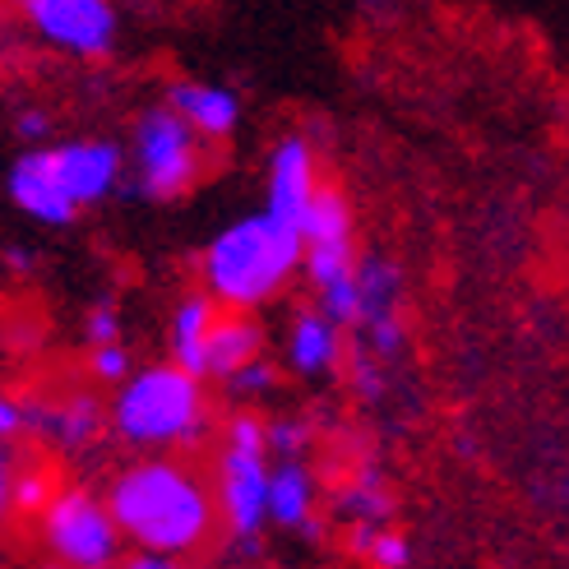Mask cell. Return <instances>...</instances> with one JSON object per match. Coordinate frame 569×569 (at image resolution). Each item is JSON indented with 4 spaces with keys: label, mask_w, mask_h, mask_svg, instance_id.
<instances>
[{
    "label": "cell",
    "mask_w": 569,
    "mask_h": 569,
    "mask_svg": "<svg viewBox=\"0 0 569 569\" xmlns=\"http://www.w3.org/2000/svg\"><path fill=\"white\" fill-rule=\"evenodd\" d=\"M102 500L130 551L190 560L218 532L209 477L177 453H139V459L121 463L107 477Z\"/></svg>",
    "instance_id": "6da1fadb"
},
{
    "label": "cell",
    "mask_w": 569,
    "mask_h": 569,
    "mask_svg": "<svg viewBox=\"0 0 569 569\" xmlns=\"http://www.w3.org/2000/svg\"><path fill=\"white\" fill-rule=\"evenodd\" d=\"M126 181V149L102 134L51 139L19 149L6 172L10 204L38 227H74L89 209L107 204Z\"/></svg>",
    "instance_id": "7a4b0ae2"
},
{
    "label": "cell",
    "mask_w": 569,
    "mask_h": 569,
    "mask_svg": "<svg viewBox=\"0 0 569 569\" xmlns=\"http://www.w3.org/2000/svg\"><path fill=\"white\" fill-rule=\"evenodd\" d=\"M301 273V232L260 213H241L199 250V292L218 310L254 316L260 306L288 292Z\"/></svg>",
    "instance_id": "3957f363"
},
{
    "label": "cell",
    "mask_w": 569,
    "mask_h": 569,
    "mask_svg": "<svg viewBox=\"0 0 569 569\" xmlns=\"http://www.w3.org/2000/svg\"><path fill=\"white\" fill-rule=\"evenodd\" d=\"M209 380L172 361L134 366L130 380L111 389L107 431L134 453H181L209 436Z\"/></svg>",
    "instance_id": "277c9868"
},
{
    "label": "cell",
    "mask_w": 569,
    "mask_h": 569,
    "mask_svg": "<svg viewBox=\"0 0 569 569\" xmlns=\"http://www.w3.org/2000/svg\"><path fill=\"white\" fill-rule=\"evenodd\" d=\"M269 449H264V417L260 412H232L218 436V463H213V509L218 528L241 560L260 556L264 528H269Z\"/></svg>",
    "instance_id": "5b68a950"
},
{
    "label": "cell",
    "mask_w": 569,
    "mask_h": 569,
    "mask_svg": "<svg viewBox=\"0 0 569 569\" xmlns=\"http://www.w3.org/2000/svg\"><path fill=\"white\" fill-rule=\"evenodd\" d=\"M126 172L134 190L153 204H177L209 172V144L199 139L181 117H172L162 102L139 111L126 149Z\"/></svg>",
    "instance_id": "8992f818"
},
{
    "label": "cell",
    "mask_w": 569,
    "mask_h": 569,
    "mask_svg": "<svg viewBox=\"0 0 569 569\" xmlns=\"http://www.w3.org/2000/svg\"><path fill=\"white\" fill-rule=\"evenodd\" d=\"M33 523L47 560L61 569H117L126 556V542L107 515L102 491L83 487V481H61Z\"/></svg>",
    "instance_id": "52a82bcc"
},
{
    "label": "cell",
    "mask_w": 569,
    "mask_h": 569,
    "mask_svg": "<svg viewBox=\"0 0 569 569\" xmlns=\"http://www.w3.org/2000/svg\"><path fill=\"white\" fill-rule=\"evenodd\" d=\"M14 10L42 47L83 66L107 61L121 42L117 0H19Z\"/></svg>",
    "instance_id": "ba28073f"
},
{
    "label": "cell",
    "mask_w": 569,
    "mask_h": 569,
    "mask_svg": "<svg viewBox=\"0 0 569 569\" xmlns=\"http://www.w3.org/2000/svg\"><path fill=\"white\" fill-rule=\"evenodd\" d=\"M301 232V273L310 278V288H329L338 278H352L357 273V218L348 194L338 186H320L310 209L297 222Z\"/></svg>",
    "instance_id": "9c48e42d"
},
{
    "label": "cell",
    "mask_w": 569,
    "mask_h": 569,
    "mask_svg": "<svg viewBox=\"0 0 569 569\" xmlns=\"http://www.w3.org/2000/svg\"><path fill=\"white\" fill-rule=\"evenodd\" d=\"M357 297H361V352H371L376 361H393L408 343V329H403V273L398 264L380 260V254H366L357 260Z\"/></svg>",
    "instance_id": "30bf717a"
},
{
    "label": "cell",
    "mask_w": 569,
    "mask_h": 569,
    "mask_svg": "<svg viewBox=\"0 0 569 569\" xmlns=\"http://www.w3.org/2000/svg\"><path fill=\"white\" fill-rule=\"evenodd\" d=\"M107 431V403L93 389H70L56 398H28V436L47 440L61 453L93 449Z\"/></svg>",
    "instance_id": "8fae6325"
},
{
    "label": "cell",
    "mask_w": 569,
    "mask_h": 569,
    "mask_svg": "<svg viewBox=\"0 0 569 569\" xmlns=\"http://www.w3.org/2000/svg\"><path fill=\"white\" fill-rule=\"evenodd\" d=\"M320 186L325 181H320L316 144H310L306 134H282L269 153V167H264V213L297 227Z\"/></svg>",
    "instance_id": "7c38bea8"
},
{
    "label": "cell",
    "mask_w": 569,
    "mask_h": 569,
    "mask_svg": "<svg viewBox=\"0 0 569 569\" xmlns=\"http://www.w3.org/2000/svg\"><path fill=\"white\" fill-rule=\"evenodd\" d=\"M162 107L172 111V117H181L204 144H222V139H232L241 126V93L227 89V83H213V79H172Z\"/></svg>",
    "instance_id": "4fadbf2b"
},
{
    "label": "cell",
    "mask_w": 569,
    "mask_h": 569,
    "mask_svg": "<svg viewBox=\"0 0 569 569\" xmlns=\"http://www.w3.org/2000/svg\"><path fill=\"white\" fill-rule=\"evenodd\" d=\"M320 509V477L306 459H273L269 468V523L282 532L316 537Z\"/></svg>",
    "instance_id": "5bb4252c"
},
{
    "label": "cell",
    "mask_w": 569,
    "mask_h": 569,
    "mask_svg": "<svg viewBox=\"0 0 569 569\" xmlns=\"http://www.w3.org/2000/svg\"><path fill=\"white\" fill-rule=\"evenodd\" d=\"M282 357H288V366L301 380L333 376L338 366H343V329H338L333 320H325L316 306H306V310H297L292 325H288Z\"/></svg>",
    "instance_id": "9a60e30c"
},
{
    "label": "cell",
    "mask_w": 569,
    "mask_h": 569,
    "mask_svg": "<svg viewBox=\"0 0 569 569\" xmlns=\"http://www.w3.org/2000/svg\"><path fill=\"white\" fill-rule=\"evenodd\" d=\"M264 343H269V329L254 316L218 310L213 333H209V352H204V380L222 385L227 376H237L241 366H250L254 357H264Z\"/></svg>",
    "instance_id": "2e32d148"
},
{
    "label": "cell",
    "mask_w": 569,
    "mask_h": 569,
    "mask_svg": "<svg viewBox=\"0 0 569 569\" xmlns=\"http://www.w3.org/2000/svg\"><path fill=\"white\" fill-rule=\"evenodd\" d=\"M213 320H218V306L204 292H199V288L186 292L172 306V320H167V361L204 380V352H209Z\"/></svg>",
    "instance_id": "e0dca14e"
},
{
    "label": "cell",
    "mask_w": 569,
    "mask_h": 569,
    "mask_svg": "<svg viewBox=\"0 0 569 569\" xmlns=\"http://www.w3.org/2000/svg\"><path fill=\"white\" fill-rule=\"evenodd\" d=\"M333 509L348 523H389L393 515V496H389V477L376 459H366L333 496Z\"/></svg>",
    "instance_id": "ac0fdd59"
},
{
    "label": "cell",
    "mask_w": 569,
    "mask_h": 569,
    "mask_svg": "<svg viewBox=\"0 0 569 569\" xmlns=\"http://www.w3.org/2000/svg\"><path fill=\"white\" fill-rule=\"evenodd\" d=\"M348 547L371 569H408L412 565V537L393 523H352Z\"/></svg>",
    "instance_id": "d6986e66"
},
{
    "label": "cell",
    "mask_w": 569,
    "mask_h": 569,
    "mask_svg": "<svg viewBox=\"0 0 569 569\" xmlns=\"http://www.w3.org/2000/svg\"><path fill=\"white\" fill-rule=\"evenodd\" d=\"M56 487H61V477H56V468L47 459H19V468H14V496H10L14 519H38L47 509V500L56 496Z\"/></svg>",
    "instance_id": "ffe728a7"
},
{
    "label": "cell",
    "mask_w": 569,
    "mask_h": 569,
    "mask_svg": "<svg viewBox=\"0 0 569 569\" xmlns=\"http://www.w3.org/2000/svg\"><path fill=\"white\" fill-rule=\"evenodd\" d=\"M264 449L273 459H306L310 426L301 417H264Z\"/></svg>",
    "instance_id": "44dd1931"
},
{
    "label": "cell",
    "mask_w": 569,
    "mask_h": 569,
    "mask_svg": "<svg viewBox=\"0 0 569 569\" xmlns=\"http://www.w3.org/2000/svg\"><path fill=\"white\" fill-rule=\"evenodd\" d=\"M83 343H89V348L126 343V320H121V306L111 301V297H98L89 310H83Z\"/></svg>",
    "instance_id": "7402d4cb"
},
{
    "label": "cell",
    "mask_w": 569,
    "mask_h": 569,
    "mask_svg": "<svg viewBox=\"0 0 569 569\" xmlns=\"http://www.w3.org/2000/svg\"><path fill=\"white\" fill-rule=\"evenodd\" d=\"M320 316L333 320L338 329H357V316H361V297H357V273L352 278H338L329 288H320Z\"/></svg>",
    "instance_id": "603a6c76"
},
{
    "label": "cell",
    "mask_w": 569,
    "mask_h": 569,
    "mask_svg": "<svg viewBox=\"0 0 569 569\" xmlns=\"http://www.w3.org/2000/svg\"><path fill=\"white\" fill-rule=\"evenodd\" d=\"M134 371V357L126 343H107V348H89V380L93 385H107V389H117L121 380H130Z\"/></svg>",
    "instance_id": "cb8c5ba5"
},
{
    "label": "cell",
    "mask_w": 569,
    "mask_h": 569,
    "mask_svg": "<svg viewBox=\"0 0 569 569\" xmlns=\"http://www.w3.org/2000/svg\"><path fill=\"white\" fill-rule=\"evenodd\" d=\"M273 385H278V366H273L269 357H254L250 366H241L237 376L222 380V389L232 393V398H260V393H269Z\"/></svg>",
    "instance_id": "d4e9b609"
},
{
    "label": "cell",
    "mask_w": 569,
    "mask_h": 569,
    "mask_svg": "<svg viewBox=\"0 0 569 569\" xmlns=\"http://www.w3.org/2000/svg\"><path fill=\"white\" fill-rule=\"evenodd\" d=\"M348 371H352V389H357L361 403H380L385 398V361H376L371 352H357Z\"/></svg>",
    "instance_id": "484cf974"
},
{
    "label": "cell",
    "mask_w": 569,
    "mask_h": 569,
    "mask_svg": "<svg viewBox=\"0 0 569 569\" xmlns=\"http://www.w3.org/2000/svg\"><path fill=\"white\" fill-rule=\"evenodd\" d=\"M14 139L23 149L51 144V111L47 107H19L14 111Z\"/></svg>",
    "instance_id": "4316f807"
},
{
    "label": "cell",
    "mask_w": 569,
    "mask_h": 569,
    "mask_svg": "<svg viewBox=\"0 0 569 569\" xmlns=\"http://www.w3.org/2000/svg\"><path fill=\"white\" fill-rule=\"evenodd\" d=\"M28 436V398L0 389V445H19Z\"/></svg>",
    "instance_id": "83f0119b"
},
{
    "label": "cell",
    "mask_w": 569,
    "mask_h": 569,
    "mask_svg": "<svg viewBox=\"0 0 569 569\" xmlns=\"http://www.w3.org/2000/svg\"><path fill=\"white\" fill-rule=\"evenodd\" d=\"M38 264H42V254L33 246H23V241L0 246V273H6V278H33Z\"/></svg>",
    "instance_id": "f1b7e54d"
},
{
    "label": "cell",
    "mask_w": 569,
    "mask_h": 569,
    "mask_svg": "<svg viewBox=\"0 0 569 569\" xmlns=\"http://www.w3.org/2000/svg\"><path fill=\"white\" fill-rule=\"evenodd\" d=\"M19 459H23V453L14 445H0V528L14 519L10 496H14V468H19Z\"/></svg>",
    "instance_id": "f546056e"
},
{
    "label": "cell",
    "mask_w": 569,
    "mask_h": 569,
    "mask_svg": "<svg viewBox=\"0 0 569 569\" xmlns=\"http://www.w3.org/2000/svg\"><path fill=\"white\" fill-rule=\"evenodd\" d=\"M117 569H186V560H172V556H158V551H126Z\"/></svg>",
    "instance_id": "4dcf8cb0"
},
{
    "label": "cell",
    "mask_w": 569,
    "mask_h": 569,
    "mask_svg": "<svg viewBox=\"0 0 569 569\" xmlns=\"http://www.w3.org/2000/svg\"><path fill=\"white\" fill-rule=\"evenodd\" d=\"M560 505L569 509V481H560Z\"/></svg>",
    "instance_id": "1f68e13d"
},
{
    "label": "cell",
    "mask_w": 569,
    "mask_h": 569,
    "mask_svg": "<svg viewBox=\"0 0 569 569\" xmlns=\"http://www.w3.org/2000/svg\"><path fill=\"white\" fill-rule=\"evenodd\" d=\"M33 569H61V565H51V560H42V565H33Z\"/></svg>",
    "instance_id": "d6a6232c"
},
{
    "label": "cell",
    "mask_w": 569,
    "mask_h": 569,
    "mask_svg": "<svg viewBox=\"0 0 569 569\" xmlns=\"http://www.w3.org/2000/svg\"><path fill=\"white\" fill-rule=\"evenodd\" d=\"M232 569H260V565H232Z\"/></svg>",
    "instance_id": "836d02e7"
},
{
    "label": "cell",
    "mask_w": 569,
    "mask_h": 569,
    "mask_svg": "<svg viewBox=\"0 0 569 569\" xmlns=\"http://www.w3.org/2000/svg\"><path fill=\"white\" fill-rule=\"evenodd\" d=\"M10 6H19V0H10Z\"/></svg>",
    "instance_id": "e575fe53"
}]
</instances>
